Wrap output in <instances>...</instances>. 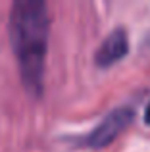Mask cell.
<instances>
[{
    "label": "cell",
    "mask_w": 150,
    "mask_h": 152,
    "mask_svg": "<svg viewBox=\"0 0 150 152\" xmlns=\"http://www.w3.org/2000/svg\"><path fill=\"white\" fill-rule=\"evenodd\" d=\"M8 33L23 87L33 98H41L50 37L48 6L42 0H15L10 10Z\"/></svg>",
    "instance_id": "cell-1"
},
{
    "label": "cell",
    "mask_w": 150,
    "mask_h": 152,
    "mask_svg": "<svg viewBox=\"0 0 150 152\" xmlns=\"http://www.w3.org/2000/svg\"><path fill=\"white\" fill-rule=\"evenodd\" d=\"M135 112L127 106H121L112 110L89 135L85 137V145L90 148H104V146L112 145L129 125H131Z\"/></svg>",
    "instance_id": "cell-2"
},
{
    "label": "cell",
    "mask_w": 150,
    "mask_h": 152,
    "mask_svg": "<svg viewBox=\"0 0 150 152\" xmlns=\"http://www.w3.org/2000/svg\"><path fill=\"white\" fill-rule=\"evenodd\" d=\"M129 52V37L127 31L117 27L114 29L108 37L102 41L98 46L96 54H94V64L98 67H112L116 66L119 60H123Z\"/></svg>",
    "instance_id": "cell-3"
},
{
    "label": "cell",
    "mask_w": 150,
    "mask_h": 152,
    "mask_svg": "<svg viewBox=\"0 0 150 152\" xmlns=\"http://www.w3.org/2000/svg\"><path fill=\"white\" fill-rule=\"evenodd\" d=\"M144 123H148V125H150V104L146 106V110H144Z\"/></svg>",
    "instance_id": "cell-4"
}]
</instances>
